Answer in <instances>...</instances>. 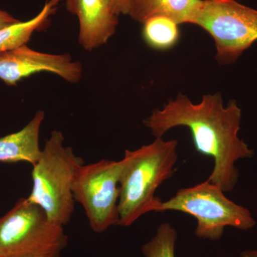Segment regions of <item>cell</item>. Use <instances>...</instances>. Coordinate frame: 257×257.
<instances>
[{"instance_id": "2", "label": "cell", "mask_w": 257, "mask_h": 257, "mask_svg": "<svg viewBox=\"0 0 257 257\" xmlns=\"http://www.w3.org/2000/svg\"><path fill=\"white\" fill-rule=\"evenodd\" d=\"M177 146V140L156 138L150 145L125 151L119 184L117 225L130 226L142 216L155 212L162 201L155 193L175 173Z\"/></svg>"}, {"instance_id": "4", "label": "cell", "mask_w": 257, "mask_h": 257, "mask_svg": "<svg viewBox=\"0 0 257 257\" xmlns=\"http://www.w3.org/2000/svg\"><path fill=\"white\" fill-rule=\"evenodd\" d=\"M67 244L64 226L28 198L0 218V257H60Z\"/></svg>"}, {"instance_id": "6", "label": "cell", "mask_w": 257, "mask_h": 257, "mask_svg": "<svg viewBox=\"0 0 257 257\" xmlns=\"http://www.w3.org/2000/svg\"><path fill=\"white\" fill-rule=\"evenodd\" d=\"M215 42L219 63H234L257 41V10L236 0H203L194 20Z\"/></svg>"}, {"instance_id": "13", "label": "cell", "mask_w": 257, "mask_h": 257, "mask_svg": "<svg viewBox=\"0 0 257 257\" xmlns=\"http://www.w3.org/2000/svg\"><path fill=\"white\" fill-rule=\"evenodd\" d=\"M143 37L152 49L169 50L179 41L178 24L165 17L150 18L143 23Z\"/></svg>"}, {"instance_id": "3", "label": "cell", "mask_w": 257, "mask_h": 257, "mask_svg": "<svg viewBox=\"0 0 257 257\" xmlns=\"http://www.w3.org/2000/svg\"><path fill=\"white\" fill-rule=\"evenodd\" d=\"M84 165L82 157L64 145L62 132L54 130L33 166L32 192L28 199L41 207L51 220L65 226L74 211V178Z\"/></svg>"}, {"instance_id": "16", "label": "cell", "mask_w": 257, "mask_h": 257, "mask_svg": "<svg viewBox=\"0 0 257 257\" xmlns=\"http://www.w3.org/2000/svg\"><path fill=\"white\" fill-rule=\"evenodd\" d=\"M19 22H20V20L15 18L13 15L0 10V30L15 25Z\"/></svg>"}, {"instance_id": "7", "label": "cell", "mask_w": 257, "mask_h": 257, "mask_svg": "<svg viewBox=\"0 0 257 257\" xmlns=\"http://www.w3.org/2000/svg\"><path fill=\"white\" fill-rule=\"evenodd\" d=\"M124 160H101L82 166L72 185L75 202L85 211L89 226L102 233L117 225L119 179Z\"/></svg>"}, {"instance_id": "17", "label": "cell", "mask_w": 257, "mask_h": 257, "mask_svg": "<svg viewBox=\"0 0 257 257\" xmlns=\"http://www.w3.org/2000/svg\"><path fill=\"white\" fill-rule=\"evenodd\" d=\"M241 257H257V250H245L240 253Z\"/></svg>"}, {"instance_id": "11", "label": "cell", "mask_w": 257, "mask_h": 257, "mask_svg": "<svg viewBox=\"0 0 257 257\" xmlns=\"http://www.w3.org/2000/svg\"><path fill=\"white\" fill-rule=\"evenodd\" d=\"M202 3L203 0H133L128 15L143 24L150 18L165 17L178 25H194Z\"/></svg>"}, {"instance_id": "9", "label": "cell", "mask_w": 257, "mask_h": 257, "mask_svg": "<svg viewBox=\"0 0 257 257\" xmlns=\"http://www.w3.org/2000/svg\"><path fill=\"white\" fill-rule=\"evenodd\" d=\"M66 6L78 19L79 43L84 50L105 45L116 32L118 16L106 0H66Z\"/></svg>"}, {"instance_id": "8", "label": "cell", "mask_w": 257, "mask_h": 257, "mask_svg": "<svg viewBox=\"0 0 257 257\" xmlns=\"http://www.w3.org/2000/svg\"><path fill=\"white\" fill-rule=\"evenodd\" d=\"M43 72L77 83L82 79V66L68 54L44 53L27 45L0 53V80L8 86H16L22 79Z\"/></svg>"}, {"instance_id": "1", "label": "cell", "mask_w": 257, "mask_h": 257, "mask_svg": "<svg viewBox=\"0 0 257 257\" xmlns=\"http://www.w3.org/2000/svg\"><path fill=\"white\" fill-rule=\"evenodd\" d=\"M241 120V110L236 101L224 106L219 93L204 95L198 104L179 93L162 109L153 110L144 124L156 138H162L176 126L189 128L197 152L214 161L207 180L228 192L239 179L236 162L253 156V150L238 136Z\"/></svg>"}, {"instance_id": "14", "label": "cell", "mask_w": 257, "mask_h": 257, "mask_svg": "<svg viewBox=\"0 0 257 257\" xmlns=\"http://www.w3.org/2000/svg\"><path fill=\"white\" fill-rule=\"evenodd\" d=\"M178 234L169 223H162L156 234L142 246L145 257H175V248Z\"/></svg>"}, {"instance_id": "15", "label": "cell", "mask_w": 257, "mask_h": 257, "mask_svg": "<svg viewBox=\"0 0 257 257\" xmlns=\"http://www.w3.org/2000/svg\"><path fill=\"white\" fill-rule=\"evenodd\" d=\"M133 0H106L111 11L116 16L128 15Z\"/></svg>"}, {"instance_id": "10", "label": "cell", "mask_w": 257, "mask_h": 257, "mask_svg": "<svg viewBox=\"0 0 257 257\" xmlns=\"http://www.w3.org/2000/svg\"><path fill=\"white\" fill-rule=\"evenodd\" d=\"M45 117V112L38 111L21 130L0 138V162H23L35 165L41 156L40 135Z\"/></svg>"}, {"instance_id": "12", "label": "cell", "mask_w": 257, "mask_h": 257, "mask_svg": "<svg viewBox=\"0 0 257 257\" xmlns=\"http://www.w3.org/2000/svg\"><path fill=\"white\" fill-rule=\"evenodd\" d=\"M62 0H49L35 18L0 30V53L27 45L35 32L46 27Z\"/></svg>"}, {"instance_id": "5", "label": "cell", "mask_w": 257, "mask_h": 257, "mask_svg": "<svg viewBox=\"0 0 257 257\" xmlns=\"http://www.w3.org/2000/svg\"><path fill=\"white\" fill-rule=\"evenodd\" d=\"M167 211L194 216L197 220L196 236L211 241L220 239L226 226L248 230L256 225L248 209L230 200L219 186L208 180L179 189L168 200L161 201L155 209V212Z\"/></svg>"}]
</instances>
